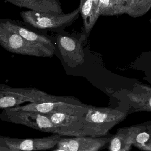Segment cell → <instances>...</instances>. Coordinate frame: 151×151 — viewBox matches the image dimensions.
Segmentation results:
<instances>
[{"mask_svg": "<svg viewBox=\"0 0 151 151\" xmlns=\"http://www.w3.org/2000/svg\"><path fill=\"white\" fill-rule=\"evenodd\" d=\"M129 107H99L88 105L81 120L86 125L89 136L103 137L111 134L110 130L129 115Z\"/></svg>", "mask_w": 151, "mask_h": 151, "instance_id": "1", "label": "cell"}, {"mask_svg": "<svg viewBox=\"0 0 151 151\" xmlns=\"http://www.w3.org/2000/svg\"><path fill=\"white\" fill-rule=\"evenodd\" d=\"M79 7L70 13L54 14L34 11L27 10L20 12L24 22L35 29L41 30L59 31L72 24L79 17Z\"/></svg>", "mask_w": 151, "mask_h": 151, "instance_id": "2", "label": "cell"}, {"mask_svg": "<svg viewBox=\"0 0 151 151\" xmlns=\"http://www.w3.org/2000/svg\"><path fill=\"white\" fill-rule=\"evenodd\" d=\"M60 96H52L35 88H12L1 84L0 108H12L28 102L31 103L57 100Z\"/></svg>", "mask_w": 151, "mask_h": 151, "instance_id": "5", "label": "cell"}, {"mask_svg": "<svg viewBox=\"0 0 151 151\" xmlns=\"http://www.w3.org/2000/svg\"><path fill=\"white\" fill-rule=\"evenodd\" d=\"M0 44L11 53L37 57H51L53 50L29 41L0 24Z\"/></svg>", "mask_w": 151, "mask_h": 151, "instance_id": "3", "label": "cell"}, {"mask_svg": "<svg viewBox=\"0 0 151 151\" xmlns=\"http://www.w3.org/2000/svg\"><path fill=\"white\" fill-rule=\"evenodd\" d=\"M0 151H24L17 149H12L9 147H5L0 145Z\"/></svg>", "mask_w": 151, "mask_h": 151, "instance_id": "17", "label": "cell"}, {"mask_svg": "<svg viewBox=\"0 0 151 151\" xmlns=\"http://www.w3.org/2000/svg\"><path fill=\"white\" fill-rule=\"evenodd\" d=\"M46 114L66 136H88L86 125L81 120V117L64 113Z\"/></svg>", "mask_w": 151, "mask_h": 151, "instance_id": "10", "label": "cell"}, {"mask_svg": "<svg viewBox=\"0 0 151 151\" xmlns=\"http://www.w3.org/2000/svg\"><path fill=\"white\" fill-rule=\"evenodd\" d=\"M4 116L10 122L24 125L44 133L58 134L66 136L64 132L52 123L48 115L44 114L26 111L4 109Z\"/></svg>", "mask_w": 151, "mask_h": 151, "instance_id": "6", "label": "cell"}, {"mask_svg": "<svg viewBox=\"0 0 151 151\" xmlns=\"http://www.w3.org/2000/svg\"><path fill=\"white\" fill-rule=\"evenodd\" d=\"M141 124L117 129V133L111 138L108 151H130L134 141L141 129Z\"/></svg>", "mask_w": 151, "mask_h": 151, "instance_id": "12", "label": "cell"}, {"mask_svg": "<svg viewBox=\"0 0 151 151\" xmlns=\"http://www.w3.org/2000/svg\"><path fill=\"white\" fill-rule=\"evenodd\" d=\"M62 137L58 134H53L41 138L22 139L1 136L0 145L24 151L48 150L56 146Z\"/></svg>", "mask_w": 151, "mask_h": 151, "instance_id": "7", "label": "cell"}, {"mask_svg": "<svg viewBox=\"0 0 151 151\" xmlns=\"http://www.w3.org/2000/svg\"><path fill=\"white\" fill-rule=\"evenodd\" d=\"M126 94L129 114L138 112H151V87L136 83Z\"/></svg>", "mask_w": 151, "mask_h": 151, "instance_id": "11", "label": "cell"}, {"mask_svg": "<svg viewBox=\"0 0 151 151\" xmlns=\"http://www.w3.org/2000/svg\"><path fill=\"white\" fill-rule=\"evenodd\" d=\"M19 8L45 13L63 14L60 0H4Z\"/></svg>", "mask_w": 151, "mask_h": 151, "instance_id": "13", "label": "cell"}, {"mask_svg": "<svg viewBox=\"0 0 151 151\" xmlns=\"http://www.w3.org/2000/svg\"><path fill=\"white\" fill-rule=\"evenodd\" d=\"M0 24L12 32L20 35L22 37L33 43L46 46L53 50L54 45L49 39L44 36L30 31L26 27L20 25L16 20L6 19H1Z\"/></svg>", "mask_w": 151, "mask_h": 151, "instance_id": "14", "label": "cell"}, {"mask_svg": "<svg viewBox=\"0 0 151 151\" xmlns=\"http://www.w3.org/2000/svg\"><path fill=\"white\" fill-rule=\"evenodd\" d=\"M98 13L100 16H119L126 14L123 0H99Z\"/></svg>", "mask_w": 151, "mask_h": 151, "instance_id": "15", "label": "cell"}, {"mask_svg": "<svg viewBox=\"0 0 151 151\" xmlns=\"http://www.w3.org/2000/svg\"><path fill=\"white\" fill-rule=\"evenodd\" d=\"M57 41L60 55L68 66L74 68L84 63L85 54L82 47L81 39L59 34Z\"/></svg>", "mask_w": 151, "mask_h": 151, "instance_id": "9", "label": "cell"}, {"mask_svg": "<svg viewBox=\"0 0 151 151\" xmlns=\"http://www.w3.org/2000/svg\"><path fill=\"white\" fill-rule=\"evenodd\" d=\"M113 134L103 137L62 136L57 148L67 151H101L108 148Z\"/></svg>", "mask_w": 151, "mask_h": 151, "instance_id": "8", "label": "cell"}, {"mask_svg": "<svg viewBox=\"0 0 151 151\" xmlns=\"http://www.w3.org/2000/svg\"><path fill=\"white\" fill-rule=\"evenodd\" d=\"M87 106L75 99L61 97L57 100L31 103L23 106L9 109L14 111L34 112L44 114L64 113L82 117L86 113Z\"/></svg>", "mask_w": 151, "mask_h": 151, "instance_id": "4", "label": "cell"}, {"mask_svg": "<svg viewBox=\"0 0 151 151\" xmlns=\"http://www.w3.org/2000/svg\"><path fill=\"white\" fill-rule=\"evenodd\" d=\"M148 8L150 9L151 8V0H143Z\"/></svg>", "mask_w": 151, "mask_h": 151, "instance_id": "18", "label": "cell"}, {"mask_svg": "<svg viewBox=\"0 0 151 151\" xmlns=\"http://www.w3.org/2000/svg\"><path fill=\"white\" fill-rule=\"evenodd\" d=\"M133 146L142 151H151V121L141 124Z\"/></svg>", "mask_w": 151, "mask_h": 151, "instance_id": "16", "label": "cell"}, {"mask_svg": "<svg viewBox=\"0 0 151 151\" xmlns=\"http://www.w3.org/2000/svg\"><path fill=\"white\" fill-rule=\"evenodd\" d=\"M52 151H67L63 149H60V148H56V149H55Z\"/></svg>", "mask_w": 151, "mask_h": 151, "instance_id": "19", "label": "cell"}]
</instances>
